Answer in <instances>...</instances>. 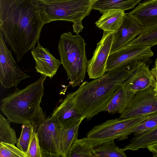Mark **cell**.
<instances>
[{
	"instance_id": "obj_1",
	"label": "cell",
	"mask_w": 157,
	"mask_h": 157,
	"mask_svg": "<svg viewBox=\"0 0 157 157\" xmlns=\"http://www.w3.org/2000/svg\"><path fill=\"white\" fill-rule=\"evenodd\" d=\"M45 24L39 0H0V31L17 62L39 42Z\"/></svg>"
},
{
	"instance_id": "obj_2",
	"label": "cell",
	"mask_w": 157,
	"mask_h": 157,
	"mask_svg": "<svg viewBox=\"0 0 157 157\" xmlns=\"http://www.w3.org/2000/svg\"><path fill=\"white\" fill-rule=\"evenodd\" d=\"M140 65L137 62L120 66L100 78L83 82L77 90L67 95L86 120H90L103 111L116 90Z\"/></svg>"
},
{
	"instance_id": "obj_3",
	"label": "cell",
	"mask_w": 157,
	"mask_h": 157,
	"mask_svg": "<svg viewBox=\"0 0 157 157\" xmlns=\"http://www.w3.org/2000/svg\"><path fill=\"white\" fill-rule=\"evenodd\" d=\"M46 77L41 75L37 80L23 89L16 87L1 100V110L11 122L31 124L35 129L46 117L40 106Z\"/></svg>"
},
{
	"instance_id": "obj_4",
	"label": "cell",
	"mask_w": 157,
	"mask_h": 157,
	"mask_svg": "<svg viewBox=\"0 0 157 157\" xmlns=\"http://www.w3.org/2000/svg\"><path fill=\"white\" fill-rule=\"evenodd\" d=\"M86 44L79 34L74 35L68 32L60 36L58 49L60 61L72 87L79 86L85 79L88 61Z\"/></svg>"
},
{
	"instance_id": "obj_5",
	"label": "cell",
	"mask_w": 157,
	"mask_h": 157,
	"mask_svg": "<svg viewBox=\"0 0 157 157\" xmlns=\"http://www.w3.org/2000/svg\"><path fill=\"white\" fill-rule=\"evenodd\" d=\"M96 0H39L41 13L45 24L56 21L73 22L77 35L83 28L82 21L90 14Z\"/></svg>"
},
{
	"instance_id": "obj_6",
	"label": "cell",
	"mask_w": 157,
	"mask_h": 157,
	"mask_svg": "<svg viewBox=\"0 0 157 157\" xmlns=\"http://www.w3.org/2000/svg\"><path fill=\"white\" fill-rule=\"evenodd\" d=\"M150 114L126 118L109 119L94 126L86 134L94 147L109 140L128 138L130 131L147 119Z\"/></svg>"
},
{
	"instance_id": "obj_7",
	"label": "cell",
	"mask_w": 157,
	"mask_h": 157,
	"mask_svg": "<svg viewBox=\"0 0 157 157\" xmlns=\"http://www.w3.org/2000/svg\"><path fill=\"white\" fill-rule=\"evenodd\" d=\"M61 126L51 115L35 129L37 134L42 157H62L61 146Z\"/></svg>"
},
{
	"instance_id": "obj_8",
	"label": "cell",
	"mask_w": 157,
	"mask_h": 157,
	"mask_svg": "<svg viewBox=\"0 0 157 157\" xmlns=\"http://www.w3.org/2000/svg\"><path fill=\"white\" fill-rule=\"evenodd\" d=\"M30 77L14 60L0 31V82L2 86L5 88L16 87L22 80Z\"/></svg>"
},
{
	"instance_id": "obj_9",
	"label": "cell",
	"mask_w": 157,
	"mask_h": 157,
	"mask_svg": "<svg viewBox=\"0 0 157 157\" xmlns=\"http://www.w3.org/2000/svg\"><path fill=\"white\" fill-rule=\"evenodd\" d=\"M151 47L128 44L110 54L107 63L106 72L123 65L139 62L146 63L154 55Z\"/></svg>"
},
{
	"instance_id": "obj_10",
	"label": "cell",
	"mask_w": 157,
	"mask_h": 157,
	"mask_svg": "<svg viewBox=\"0 0 157 157\" xmlns=\"http://www.w3.org/2000/svg\"><path fill=\"white\" fill-rule=\"evenodd\" d=\"M115 33L103 31L102 37L97 44L92 57L88 61L86 72L90 78H100L106 72L107 63Z\"/></svg>"
},
{
	"instance_id": "obj_11",
	"label": "cell",
	"mask_w": 157,
	"mask_h": 157,
	"mask_svg": "<svg viewBox=\"0 0 157 157\" xmlns=\"http://www.w3.org/2000/svg\"><path fill=\"white\" fill-rule=\"evenodd\" d=\"M157 112V98L151 87L136 93L120 118L150 114Z\"/></svg>"
},
{
	"instance_id": "obj_12",
	"label": "cell",
	"mask_w": 157,
	"mask_h": 157,
	"mask_svg": "<svg viewBox=\"0 0 157 157\" xmlns=\"http://www.w3.org/2000/svg\"><path fill=\"white\" fill-rule=\"evenodd\" d=\"M143 31V29L135 20L126 15L122 23L115 32L110 54L127 45Z\"/></svg>"
},
{
	"instance_id": "obj_13",
	"label": "cell",
	"mask_w": 157,
	"mask_h": 157,
	"mask_svg": "<svg viewBox=\"0 0 157 157\" xmlns=\"http://www.w3.org/2000/svg\"><path fill=\"white\" fill-rule=\"evenodd\" d=\"M35 61L36 71L41 75L51 79L56 74L61 64L60 60L56 59L48 50L37 43V46L31 50Z\"/></svg>"
},
{
	"instance_id": "obj_14",
	"label": "cell",
	"mask_w": 157,
	"mask_h": 157,
	"mask_svg": "<svg viewBox=\"0 0 157 157\" xmlns=\"http://www.w3.org/2000/svg\"><path fill=\"white\" fill-rule=\"evenodd\" d=\"M128 15L135 20L143 29V31L157 26V0H147L138 5Z\"/></svg>"
},
{
	"instance_id": "obj_15",
	"label": "cell",
	"mask_w": 157,
	"mask_h": 157,
	"mask_svg": "<svg viewBox=\"0 0 157 157\" xmlns=\"http://www.w3.org/2000/svg\"><path fill=\"white\" fill-rule=\"evenodd\" d=\"M51 115L58 121L62 127L73 125L86 118L67 95L54 109Z\"/></svg>"
},
{
	"instance_id": "obj_16",
	"label": "cell",
	"mask_w": 157,
	"mask_h": 157,
	"mask_svg": "<svg viewBox=\"0 0 157 157\" xmlns=\"http://www.w3.org/2000/svg\"><path fill=\"white\" fill-rule=\"evenodd\" d=\"M156 81L151 70L142 62L122 84L136 93L153 87Z\"/></svg>"
},
{
	"instance_id": "obj_17",
	"label": "cell",
	"mask_w": 157,
	"mask_h": 157,
	"mask_svg": "<svg viewBox=\"0 0 157 157\" xmlns=\"http://www.w3.org/2000/svg\"><path fill=\"white\" fill-rule=\"evenodd\" d=\"M136 93L121 84L115 91L103 111L112 114H121L126 109Z\"/></svg>"
},
{
	"instance_id": "obj_18",
	"label": "cell",
	"mask_w": 157,
	"mask_h": 157,
	"mask_svg": "<svg viewBox=\"0 0 157 157\" xmlns=\"http://www.w3.org/2000/svg\"><path fill=\"white\" fill-rule=\"evenodd\" d=\"M126 15L122 10H110L103 13L95 24L103 31L116 32L121 25Z\"/></svg>"
},
{
	"instance_id": "obj_19",
	"label": "cell",
	"mask_w": 157,
	"mask_h": 157,
	"mask_svg": "<svg viewBox=\"0 0 157 157\" xmlns=\"http://www.w3.org/2000/svg\"><path fill=\"white\" fill-rule=\"evenodd\" d=\"M142 0H96L93 9L99 10L101 13L112 10L125 11L134 8Z\"/></svg>"
},
{
	"instance_id": "obj_20",
	"label": "cell",
	"mask_w": 157,
	"mask_h": 157,
	"mask_svg": "<svg viewBox=\"0 0 157 157\" xmlns=\"http://www.w3.org/2000/svg\"><path fill=\"white\" fill-rule=\"evenodd\" d=\"M157 143V126L140 135L135 136L129 143L123 147L125 151L138 150L147 148L149 146Z\"/></svg>"
},
{
	"instance_id": "obj_21",
	"label": "cell",
	"mask_w": 157,
	"mask_h": 157,
	"mask_svg": "<svg viewBox=\"0 0 157 157\" xmlns=\"http://www.w3.org/2000/svg\"><path fill=\"white\" fill-rule=\"evenodd\" d=\"M83 120L71 126L61 127L60 141L62 157H67L72 144L78 139L79 127Z\"/></svg>"
},
{
	"instance_id": "obj_22",
	"label": "cell",
	"mask_w": 157,
	"mask_h": 157,
	"mask_svg": "<svg viewBox=\"0 0 157 157\" xmlns=\"http://www.w3.org/2000/svg\"><path fill=\"white\" fill-rule=\"evenodd\" d=\"M94 148L87 136L78 139L72 144L67 157H95L93 153Z\"/></svg>"
},
{
	"instance_id": "obj_23",
	"label": "cell",
	"mask_w": 157,
	"mask_h": 157,
	"mask_svg": "<svg viewBox=\"0 0 157 157\" xmlns=\"http://www.w3.org/2000/svg\"><path fill=\"white\" fill-rule=\"evenodd\" d=\"M125 151L118 147L113 140L94 147L93 153L95 157H126Z\"/></svg>"
},
{
	"instance_id": "obj_24",
	"label": "cell",
	"mask_w": 157,
	"mask_h": 157,
	"mask_svg": "<svg viewBox=\"0 0 157 157\" xmlns=\"http://www.w3.org/2000/svg\"><path fill=\"white\" fill-rule=\"evenodd\" d=\"M11 121L0 115V143L16 144L18 139L14 129L10 126Z\"/></svg>"
},
{
	"instance_id": "obj_25",
	"label": "cell",
	"mask_w": 157,
	"mask_h": 157,
	"mask_svg": "<svg viewBox=\"0 0 157 157\" xmlns=\"http://www.w3.org/2000/svg\"><path fill=\"white\" fill-rule=\"evenodd\" d=\"M128 44L152 46L157 44V26L150 30L142 31Z\"/></svg>"
},
{
	"instance_id": "obj_26",
	"label": "cell",
	"mask_w": 157,
	"mask_h": 157,
	"mask_svg": "<svg viewBox=\"0 0 157 157\" xmlns=\"http://www.w3.org/2000/svg\"><path fill=\"white\" fill-rule=\"evenodd\" d=\"M21 127L20 136L16 144L17 147L26 154L35 128L34 125L30 123L22 124Z\"/></svg>"
},
{
	"instance_id": "obj_27",
	"label": "cell",
	"mask_w": 157,
	"mask_h": 157,
	"mask_svg": "<svg viewBox=\"0 0 157 157\" xmlns=\"http://www.w3.org/2000/svg\"><path fill=\"white\" fill-rule=\"evenodd\" d=\"M157 126V112L150 115L144 121L132 129L129 135L132 133L135 136L140 135Z\"/></svg>"
},
{
	"instance_id": "obj_28",
	"label": "cell",
	"mask_w": 157,
	"mask_h": 157,
	"mask_svg": "<svg viewBox=\"0 0 157 157\" xmlns=\"http://www.w3.org/2000/svg\"><path fill=\"white\" fill-rule=\"evenodd\" d=\"M0 157H28L14 144L0 143Z\"/></svg>"
},
{
	"instance_id": "obj_29",
	"label": "cell",
	"mask_w": 157,
	"mask_h": 157,
	"mask_svg": "<svg viewBox=\"0 0 157 157\" xmlns=\"http://www.w3.org/2000/svg\"><path fill=\"white\" fill-rule=\"evenodd\" d=\"M26 154L28 157H42L37 134L35 131Z\"/></svg>"
},
{
	"instance_id": "obj_30",
	"label": "cell",
	"mask_w": 157,
	"mask_h": 157,
	"mask_svg": "<svg viewBox=\"0 0 157 157\" xmlns=\"http://www.w3.org/2000/svg\"><path fill=\"white\" fill-rule=\"evenodd\" d=\"M147 148L153 153V156L157 157V143L149 146Z\"/></svg>"
},
{
	"instance_id": "obj_31",
	"label": "cell",
	"mask_w": 157,
	"mask_h": 157,
	"mask_svg": "<svg viewBox=\"0 0 157 157\" xmlns=\"http://www.w3.org/2000/svg\"><path fill=\"white\" fill-rule=\"evenodd\" d=\"M151 71L156 80L157 81V59L155 62V66L152 69Z\"/></svg>"
},
{
	"instance_id": "obj_32",
	"label": "cell",
	"mask_w": 157,
	"mask_h": 157,
	"mask_svg": "<svg viewBox=\"0 0 157 157\" xmlns=\"http://www.w3.org/2000/svg\"><path fill=\"white\" fill-rule=\"evenodd\" d=\"M153 89L157 98V81H156L153 87Z\"/></svg>"
},
{
	"instance_id": "obj_33",
	"label": "cell",
	"mask_w": 157,
	"mask_h": 157,
	"mask_svg": "<svg viewBox=\"0 0 157 157\" xmlns=\"http://www.w3.org/2000/svg\"><path fill=\"white\" fill-rule=\"evenodd\" d=\"M41 1H46V0H40Z\"/></svg>"
}]
</instances>
